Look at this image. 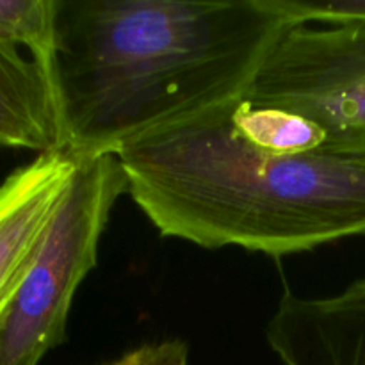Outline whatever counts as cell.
<instances>
[{
    "instance_id": "cell-8",
    "label": "cell",
    "mask_w": 365,
    "mask_h": 365,
    "mask_svg": "<svg viewBox=\"0 0 365 365\" xmlns=\"http://www.w3.org/2000/svg\"><path fill=\"white\" fill-rule=\"evenodd\" d=\"M228 114L242 139L273 153L323 152V132L314 121L277 107L253 106L239 98L228 103Z\"/></svg>"
},
{
    "instance_id": "cell-6",
    "label": "cell",
    "mask_w": 365,
    "mask_h": 365,
    "mask_svg": "<svg viewBox=\"0 0 365 365\" xmlns=\"http://www.w3.org/2000/svg\"><path fill=\"white\" fill-rule=\"evenodd\" d=\"M77 168L70 153L56 150L39 153L0 184V321Z\"/></svg>"
},
{
    "instance_id": "cell-2",
    "label": "cell",
    "mask_w": 365,
    "mask_h": 365,
    "mask_svg": "<svg viewBox=\"0 0 365 365\" xmlns=\"http://www.w3.org/2000/svg\"><path fill=\"white\" fill-rule=\"evenodd\" d=\"M118 159L163 237L277 259L365 237V157L257 148L228 103L130 143Z\"/></svg>"
},
{
    "instance_id": "cell-11",
    "label": "cell",
    "mask_w": 365,
    "mask_h": 365,
    "mask_svg": "<svg viewBox=\"0 0 365 365\" xmlns=\"http://www.w3.org/2000/svg\"><path fill=\"white\" fill-rule=\"evenodd\" d=\"M103 365H189V348L182 341L150 342Z\"/></svg>"
},
{
    "instance_id": "cell-3",
    "label": "cell",
    "mask_w": 365,
    "mask_h": 365,
    "mask_svg": "<svg viewBox=\"0 0 365 365\" xmlns=\"http://www.w3.org/2000/svg\"><path fill=\"white\" fill-rule=\"evenodd\" d=\"M127 191L118 155L78 164L0 321V365H39L66 341L75 292L98 264L110 210Z\"/></svg>"
},
{
    "instance_id": "cell-4",
    "label": "cell",
    "mask_w": 365,
    "mask_h": 365,
    "mask_svg": "<svg viewBox=\"0 0 365 365\" xmlns=\"http://www.w3.org/2000/svg\"><path fill=\"white\" fill-rule=\"evenodd\" d=\"M245 100L314 121L323 152L365 157V20L285 29Z\"/></svg>"
},
{
    "instance_id": "cell-9",
    "label": "cell",
    "mask_w": 365,
    "mask_h": 365,
    "mask_svg": "<svg viewBox=\"0 0 365 365\" xmlns=\"http://www.w3.org/2000/svg\"><path fill=\"white\" fill-rule=\"evenodd\" d=\"M0 39L14 46H27L32 59L53 82L57 0H0Z\"/></svg>"
},
{
    "instance_id": "cell-1",
    "label": "cell",
    "mask_w": 365,
    "mask_h": 365,
    "mask_svg": "<svg viewBox=\"0 0 365 365\" xmlns=\"http://www.w3.org/2000/svg\"><path fill=\"white\" fill-rule=\"evenodd\" d=\"M292 20L280 0H57L53 86L78 164L245 98Z\"/></svg>"
},
{
    "instance_id": "cell-10",
    "label": "cell",
    "mask_w": 365,
    "mask_h": 365,
    "mask_svg": "<svg viewBox=\"0 0 365 365\" xmlns=\"http://www.w3.org/2000/svg\"><path fill=\"white\" fill-rule=\"evenodd\" d=\"M298 24H346L365 20V0H280Z\"/></svg>"
},
{
    "instance_id": "cell-5",
    "label": "cell",
    "mask_w": 365,
    "mask_h": 365,
    "mask_svg": "<svg viewBox=\"0 0 365 365\" xmlns=\"http://www.w3.org/2000/svg\"><path fill=\"white\" fill-rule=\"evenodd\" d=\"M266 339L285 365H365V277L327 298L287 291Z\"/></svg>"
},
{
    "instance_id": "cell-7",
    "label": "cell",
    "mask_w": 365,
    "mask_h": 365,
    "mask_svg": "<svg viewBox=\"0 0 365 365\" xmlns=\"http://www.w3.org/2000/svg\"><path fill=\"white\" fill-rule=\"evenodd\" d=\"M0 146L34 150L63 148L53 82L34 59L0 39Z\"/></svg>"
}]
</instances>
